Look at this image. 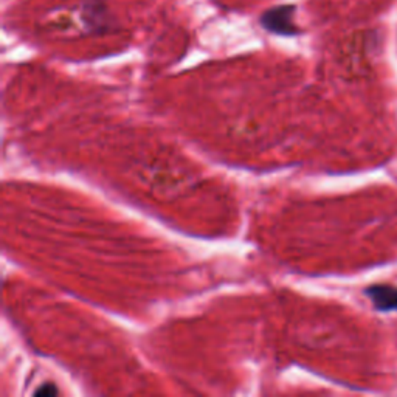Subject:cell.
I'll list each match as a JSON object with an SVG mask.
<instances>
[{
	"instance_id": "6da1fadb",
	"label": "cell",
	"mask_w": 397,
	"mask_h": 397,
	"mask_svg": "<svg viewBox=\"0 0 397 397\" xmlns=\"http://www.w3.org/2000/svg\"><path fill=\"white\" fill-rule=\"evenodd\" d=\"M295 8L292 5H281V7L268 10L264 16L261 17L262 27L268 32L281 36H292L297 33V27L293 25L292 16Z\"/></svg>"
},
{
	"instance_id": "7a4b0ae2",
	"label": "cell",
	"mask_w": 397,
	"mask_h": 397,
	"mask_svg": "<svg viewBox=\"0 0 397 397\" xmlns=\"http://www.w3.org/2000/svg\"><path fill=\"white\" fill-rule=\"evenodd\" d=\"M366 295L374 304L376 309L387 312V310H397V289L391 286H372L366 290Z\"/></svg>"
},
{
	"instance_id": "3957f363",
	"label": "cell",
	"mask_w": 397,
	"mask_h": 397,
	"mask_svg": "<svg viewBox=\"0 0 397 397\" xmlns=\"http://www.w3.org/2000/svg\"><path fill=\"white\" fill-rule=\"evenodd\" d=\"M58 388L54 387L53 383H42L41 387L34 391V396L42 397V396H58Z\"/></svg>"
}]
</instances>
